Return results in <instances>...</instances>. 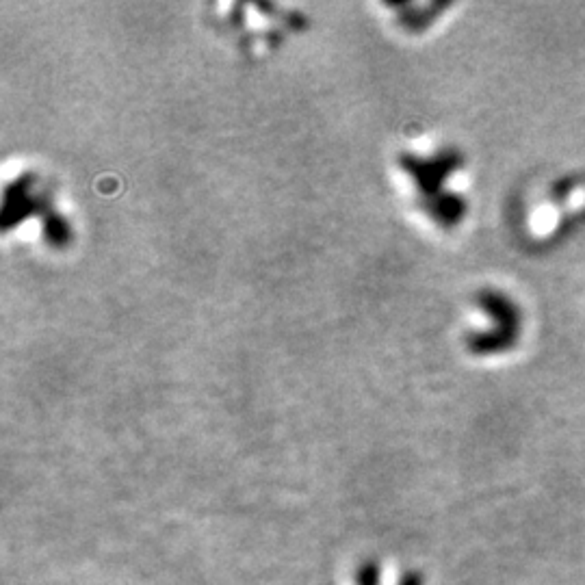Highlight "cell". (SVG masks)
I'll list each match as a JSON object with an SVG mask.
<instances>
[{"label":"cell","mask_w":585,"mask_h":585,"mask_svg":"<svg viewBox=\"0 0 585 585\" xmlns=\"http://www.w3.org/2000/svg\"><path fill=\"white\" fill-rule=\"evenodd\" d=\"M479 304L484 308V312H488L494 325L490 332L475 334L471 338V349L481 356L499 354V351L512 349L514 343L518 341L520 323H523L516 304L499 291L479 293Z\"/></svg>","instance_id":"cell-1"}]
</instances>
